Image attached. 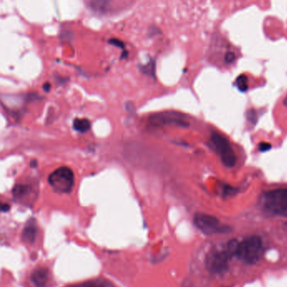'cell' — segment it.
Here are the masks:
<instances>
[{
  "instance_id": "1",
  "label": "cell",
  "mask_w": 287,
  "mask_h": 287,
  "mask_svg": "<svg viewBox=\"0 0 287 287\" xmlns=\"http://www.w3.org/2000/svg\"><path fill=\"white\" fill-rule=\"evenodd\" d=\"M265 211L271 214L287 217V189H277L266 192L261 198Z\"/></svg>"
},
{
  "instance_id": "2",
  "label": "cell",
  "mask_w": 287,
  "mask_h": 287,
  "mask_svg": "<svg viewBox=\"0 0 287 287\" xmlns=\"http://www.w3.org/2000/svg\"><path fill=\"white\" fill-rule=\"evenodd\" d=\"M262 252V240L258 236H252L240 243L236 256L248 265H254L259 261Z\"/></svg>"
},
{
  "instance_id": "3",
  "label": "cell",
  "mask_w": 287,
  "mask_h": 287,
  "mask_svg": "<svg viewBox=\"0 0 287 287\" xmlns=\"http://www.w3.org/2000/svg\"><path fill=\"white\" fill-rule=\"evenodd\" d=\"M48 183L57 193H69L74 185L73 170L68 167L58 168L49 175Z\"/></svg>"
},
{
  "instance_id": "4",
  "label": "cell",
  "mask_w": 287,
  "mask_h": 287,
  "mask_svg": "<svg viewBox=\"0 0 287 287\" xmlns=\"http://www.w3.org/2000/svg\"><path fill=\"white\" fill-rule=\"evenodd\" d=\"M211 144L219 154L221 160L227 168H232L237 164V158L229 141L219 133H213L211 136Z\"/></svg>"
},
{
  "instance_id": "5",
  "label": "cell",
  "mask_w": 287,
  "mask_h": 287,
  "mask_svg": "<svg viewBox=\"0 0 287 287\" xmlns=\"http://www.w3.org/2000/svg\"><path fill=\"white\" fill-rule=\"evenodd\" d=\"M231 258L232 256L226 250L214 251L207 255L206 265L211 272L213 274H219L227 270Z\"/></svg>"
},
{
  "instance_id": "6",
  "label": "cell",
  "mask_w": 287,
  "mask_h": 287,
  "mask_svg": "<svg viewBox=\"0 0 287 287\" xmlns=\"http://www.w3.org/2000/svg\"><path fill=\"white\" fill-rule=\"evenodd\" d=\"M194 223L198 229L206 234H212L221 230L219 221L211 215L197 213L195 215Z\"/></svg>"
},
{
  "instance_id": "7",
  "label": "cell",
  "mask_w": 287,
  "mask_h": 287,
  "mask_svg": "<svg viewBox=\"0 0 287 287\" xmlns=\"http://www.w3.org/2000/svg\"><path fill=\"white\" fill-rule=\"evenodd\" d=\"M150 123L153 126H161V125H167V124H174L178 126H185L189 124L184 121L181 116L176 114H161V115H155L150 117Z\"/></svg>"
},
{
  "instance_id": "8",
  "label": "cell",
  "mask_w": 287,
  "mask_h": 287,
  "mask_svg": "<svg viewBox=\"0 0 287 287\" xmlns=\"http://www.w3.org/2000/svg\"><path fill=\"white\" fill-rule=\"evenodd\" d=\"M31 281L36 287H45L48 280V270L45 268H37L30 276Z\"/></svg>"
},
{
  "instance_id": "9",
  "label": "cell",
  "mask_w": 287,
  "mask_h": 287,
  "mask_svg": "<svg viewBox=\"0 0 287 287\" xmlns=\"http://www.w3.org/2000/svg\"><path fill=\"white\" fill-rule=\"evenodd\" d=\"M37 234V227L33 221L28 222L25 226V229L23 230L22 240L26 244H33L35 241V237Z\"/></svg>"
},
{
  "instance_id": "10",
  "label": "cell",
  "mask_w": 287,
  "mask_h": 287,
  "mask_svg": "<svg viewBox=\"0 0 287 287\" xmlns=\"http://www.w3.org/2000/svg\"><path fill=\"white\" fill-rule=\"evenodd\" d=\"M33 193V187L29 184H17L13 189V196L15 199L23 200Z\"/></svg>"
},
{
  "instance_id": "11",
  "label": "cell",
  "mask_w": 287,
  "mask_h": 287,
  "mask_svg": "<svg viewBox=\"0 0 287 287\" xmlns=\"http://www.w3.org/2000/svg\"><path fill=\"white\" fill-rule=\"evenodd\" d=\"M73 129L75 131L81 132V133H85L87 131H89L91 128L90 121L88 119L85 118H76L73 121Z\"/></svg>"
},
{
  "instance_id": "12",
  "label": "cell",
  "mask_w": 287,
  "mask_h": 287,
  "mask_svg": "<svg viewBox=\"0 0 287 287\" xmlns=\"http://www.w3.org/2000/svg\"><path fill=\"white\" fill-rule=\"evenodd\" d=\"M69 287H114L113 284L106 280H93L80 283Z\"/></svg>"
},
{
  "instance_id": "13",
  "label": "cell",
  "mask_w": 287,
  "mask_h": 287,
  "mask_svg": "<svg viewBox=\"0 0 287 287\" xmlns=\"http://www.w3.org/2000/svg\"><path fill=\"white\" fill-rule=\"evenodd\" d=\"M236 85L240 91H242V92L247 91L248 88H249V80H248L247 76L242 74L240 77H237V79H236Z\"/></svg>"
},
{
  "instance_id": "14",
  "label": "cell",
  "mask_w": 287,
  "mask_h": 287,
  "mask_svg": "<svg viewBox=\"0 0 287 287\" xmlns=\"http://www.w3.org/2000/svg\"><path fill=\"white\" fill-rule=\"evenodd\" d=\"M141 70L142 73L154 77V73H155V63H154V61L152 60L151 62L147 63L146 65L141 66Z\"/></svg>"
},
{
  "instance_id": "15",
  "label": "cell",
  "mask_w": 287,
  "mask_h": 287,
  "mask_svg": "<svg viewBox=\"0 0 287 287\" xmlns=\"http://www.w3.org/2000/svg\"><path fill=\"white\" fill-rule=\"evenodd\" d=\"M235 59H236V55L232 52L227 53L225 56V62L227 63H232V62H234Z\"/></svg>"
},
{
  "instance_id": "16",
  "label": "cell",
  "mask_w": 287,
  "mask_h": 287,
  "mask_svg": "<svg viewBox=\"0 0 287 287\" xmlns=\"http://www.w3.org/2000/svg\"><path fill=\"white\" fill-rule=\"evenodd\" d=\"M109 43L111 44V45H116L118 46L119 48H122L124 49V43L121 41V40H118V39H111L109 40Z\"/></svg>"
},
{
  "instance_id": "17",
  "label": "cell",
  "mask_w": 287,
  "mask_h": 287,
  "mask_svg": "<svg viewBox=\"0 0 287 287\" xmlns=\"http://www.w3.org/2000/svg\"><path fill=\"white\" fill-rule=\"evenodd\" d=\"M260 150L261 152H266L268 150H270L271 149V145L270 144H267V142H262V144H260Z\"/></svg>"
},
{
  "instance_id": "18",
  "label": "cell",
  "mask_w": 287,
  "mask_h": 287,
  "mask_svg": "<svg viewBox=\"0 0 287 287\" xmlns=\"http://www.w3.org/2000/svg\"><path fill=\"white\" fill-rule=\"evenodd\" d=\"M50 83H45L44 85H43V88H44V90L48 91L50 89Z\"/></svg>"
},
{
  "instance_id": "19",
  "label": "cell",
  "mask_w": 287,
  "mask_h": 287,
  "mask_svg": "<svg viewBox=\"0 0 287 287\" xmlns=\"http://www.w3.org/2000/svg\"><path fill=\"white\" fill-rule=\"evenodd\" d=\"M10 209V206L9 205H3L2 211L4 212H7L8 210Z\"/></svg>"
}]
</instances>
